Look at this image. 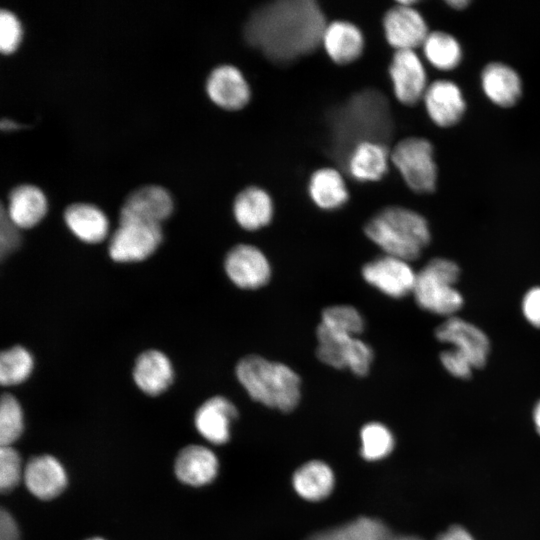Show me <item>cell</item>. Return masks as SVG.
<instances>
[{
    "label": "cell",
    "mask_w": 540,
    "mask_h": 540,
    "mask_svg": "<svg viewBox=\"0 0 540 540\" xmlns=\"http://www.w3.org/2000/svg\"><path fill=\"white\" fill-rule=\"evenodd\" d=\"M325 16L312 0H282L256 8L249 16L247 42L277 63L312 52L322 42Z\"/></svg>",
    "instance_id": "cell-1"
},
{
    "label": "cell",
    "mask_w": 540,
    "mask_h": 540,
    "mask_svg": "<svg viewBox=\"0 0 540 540\" xmlns=\"http://www.w3.org/2000/svg\"><path fill=\"white\" fill-rule=\"evenodd\" d=\"M329 154L346 167L352 150L362 142L386 145L394 123L389 102L373 88L351 95L328 115Z\"/></svg>",
    "instance_id": "cell-2"
},
{
    "label": "cell",
    "mask_w": 540,
    "mask_h": 540,
    "mask_svg": "<svg viewBox=\"0 0 540 540\" xmlns=\"http://www.w3.org/2000/svg\"><path fill=\"white\" fill-rule=\"evenodd\" d=\"M235 374L249 396L263 405L289 412L300 400V377L283 363L251 354L239 360Z\"/></svg>",
    "instance_id": "cell-3"
},
{
    "label": "cell",
    "mask_w": 540,
    "mask_h": 540,
    "mask_svg": "<svg viewBox=\"0 0 540 540\" xmlns=\"http://www.w3.org/2000/svg\"><path fill=\"white\" fill-rule=\"evenodd\" d=\"M364 232L384 254L408 262L419 258L431 240L425 218L400 206H389L377 212L366 223Z\"/></svg>",
    "instance_id": "cell-4"
},
{
    "label": "cell",
    "mask_w": 540,
    "mask_h": 540,
    "mask_svg": "<svg viewBox=\"0 0 540 540\" xmlns=\"http://www.w3.org/2000/svg\"><path fill=\"white\" fill-rule=\"evenodd\" d=\"M460 276L458 265L446 258L430 260L416 274L413 295L422 309L452 317L463 306L462 294L455 288Z\"/></svg>",
    "instance_id": "cell-5"
},
{
    "label": "cell",
    "mask_w": 540,
    "mask_h": 540,
    "mask_svg": "<svg viewBox=\"0 0 540 540\" xmlns=\"http://www.w3.org/2000/svg\"><path fill=\"white\" fill-rule=\"evenodd\" d=\"M316 336V356L322 363L336 369H349L360 377L369 373L374 359L369 344L357 336L334 332L320 324Z\"/></svg>",
    "instance_id": "cell-6"
},
{
    "label": "cell",
    "mask_w": 540,
    "mask_h": 540,
    "mask_svg": "<svg viewBox=\"0 0 540 540\" xmlns=\"http://www.w3.org/2000/svg\"><path fill=\"white\" fill-rule=\"evenodd\" d=\"M391 160L406 184L415 192L431 193L437 179V168L431 143L419 137L398 142L392 150Z\"/></svg>",
    "instance_id": "cell-7"
},
{
    "label": "cell",
    "mask_w": 540,
    "mask_h": 540,
    "mask_svg": "<svg viewBox=\"0 0 540 540\" xmlns=\"http://www.w3.org/2000/svg\"><path fill=\"white\" fill-rule=\"evenodd\" d=\"M163 240L161 225L144 222H119L108 243L114 262L134 263L150 257Z\"/></svg>",
    "instance_id": "cell-8"
},
{
    "label": "cell",
    "mask_w": 540,
    "mask_h": 540,
    "mask_svg": "<svg viewBox=\"0 0 540 540\" xmlns=\"http://www.w3.org/2000/svg\"><path fill=\"white\" fill-rule=\"evenodd\" d=\"M171 193L158 184H146L132 190L119 210V222H144L159 224L173 212Z\"/></svg>",
    "instance_id": "cell-9"
},
{
    "label": "cell",
    "mask_w": 540,
    "mask_h": 540,
    "mask_svg": "<svg viewBox=\"0 0 540 540\" xmlns=\"http://www.w3.org/2000/svg\"><path fill=\"white\" fill-rule=\"evenodd\" d=\"M361 274L369 285L383 294L402 298L413 292L417 273L408 261L383 254L367 262Z\"/></svg>",
    "instance_id": "cell-10"
},
{
    "label": "cell",
    "mask_w": 540,
    "mask_h": 540,
    "mask_svg": "<svg viewBox=\"0 0 540 540\" xmlns=\"http://www.w3.org/2000/svg\"><path fill=\"white\" fill-rule=\"evenodd\" d=\"M224 269L231 282L242 289H258L271 278V266L266 255L250 244L232 247L226 254Z\"/></svg>",
    "instance_id": "cell-11"
},
{
    "label": "cell",
    "mask_w": 540,
    "mask_h": 540,
    "mask_svg": "<svg viewBox=\"0 0 540 540\" xmlns=\"http://www.w3.org/2000/svg\"><path fill=\"white\" fill-rule=\"evenodd\" d=\"M435 336L439 341L451 344L474 368H482L486 364L490 342L487 335L474 324L452 316L436 328Z\"/></svg>",
    "instance_id": "cell-12"
},
{
    "label": "cell",
    "mask_w": 540,
    "mask_h": 540,
    "mask_svg": "<svg viewBox=\"0 0 540 540\" xmlns=\"http://www.w3.org/2000/svg\"><path fill=\"white\" fill-rule=\"evenodd\" d=\"M412 4L414 1L399 2L383 19L386 39L397 50H413L423 45L429 34L426 22Z\"/></svg>",
    "instance_id": "cell-13"
},
{
    "label": "cell",
    "mask_w": 540,
    "mask_h": 540,
    "mask_svg": "<svg viewBox=\"0 0 540 540\" xmlns=\"http://www.w3.org/2000/svg\"><path fill=\"white\" fill-rule=\"evenodd\" d=\"M389 74L396 98L413 105L424 97L426 73L414 50H396L389 66Z\"/></svg>",
    "instance_id": "cell-14"
},
{
    "label": "cell",
    "mask_w": 540,
    "mask_h": 540,
    "mask_svg": "<svg viewBox=\"0 0 540 540\" xmlns=\"http://www.w3.org/2000/svg\"><path fill=\"white\" fill-rule=\"evenodd\" d=\"M205 90L213 103L227 110H238L250 99V88L242 72L230 64L214 67L205 82Z\"/></svg>",
    "instance_id": "cell-15"
},
{
    "label": "cell",
    "mask_w": 540,
    "mask_h": 540,
    "mask_svg": "<svg viewBox=\"0 0 540 540\" xmlns=\"http://www.w3.org/2000/svg\"><path fill=\"white\" fill-rule=\"evenodd\" d=\"M23 479L29 492L41 500L59 496L68 481L62 463L48 454L32 457L24 467Z\"/></svg>",
    "instance_id": "cell-16"
},
{
    "label": "cell",
    "mask_w": 540,
    "mask_h": 540,
    "mask_svg": "<svg viewBox=\"0 0 540 540\" xmlns=\"http://www.w3.org/2000/svg\"><path fill=\"white\" fill-rule=\"evenodd\" d=\"M9 219L20 229L37 225L46 215L48 201L43 190L32 183L13 186L7 195V204H1Z\"/></svg>",
    "instance_id": "cell-17"
},
{
    "label": "cell",
    "mask_w": 540,
    "mask_h": 540,
    "mask_svg": "<svg viewBox=\"0 0 540 540\" xmlns=\"http://www.w3.org/2000/svg\"><path fill=\"white\" fill-rule=\"evenodd\" d=\"M132 378L145 394L157 396L173 383L174 369L169 357L158 349L141 352L135 359Z\"/></svg>",
    "instance_id": "cell-18"
},
{
    "label": "cell",
    "mask_w": 540,
    "mask_h": 540,
    "mask_svg": "<svg viewBox=\"0 0 540 540\" xmlns=\"http://www.w3.org/2000/svg\"><path fill=\"white\" fill-rule=\"evenodd\" d=\"M236 407L223 396H214L203 402L194 415L198 433L213 444H223L230 437V426L237 418Z\"/></svg>",
    "instance_id": "cell-19"
},
{
    "label": "cell",
    "mask_w": 540,
    "mask_h": 540,
    "mask_svg": "<svg viewBox=\"0 0 540 540\" xmlns=\"http://www.w3.org/2000/svg\"><path fill=\"white\" fill-rule=\"evenodd\" d=\"M423 99L430 118L441 127L456 124L465 111L461 90L448 80L433 82L427 87Z\"/></svg>",
    "instance_id": "cell-20"
},
{
    "label": "cell",
    "mask_w": 540,
    "mask_h": 540,
    "mask_svg": "<svg viewBox=\"0 0 540 540\" xmlns=\"http://www.w3.org/2000/svg\"><path fill=\"white\" fill-rule=\"evenodd\" d=\"M63 220L69 231L87 244L102 242L109 232L106 214L92 203L73 202L67 205L63 212Z\"/></svg>",
    "instance_id": "cell-21"
},
{
    "label": "cell",
    "mask_w": 540,
    "mask_h": 540,
    "mask_svg": "<svg viewBox=\"0 0 540 540\" xmlns=\"http://www.w3.org/2000/svg\"><path fill=\"white\" fill-rule=\"evenodd\" d=\"M179 481L189 486H204L214 480L218 472L216 455L207 447L189 445L177 455L174 465Z\"/></svg>",
    "instance_id": "cell-22"
},
{
    "label": "cell",
    "mask_w": 540,
    "mask_h": 540,
    "mask_svg": "<svg viewBox=\"0 0 540 540\" xmlns=\"http://www.w3.org/2000/svg\"><path fill=\"white\" fill-rule=\"evenodd\" d=\"M233 214L243 229L258 230L268 225L273 217L272 199L259 187H247L235 197Z\"/></svg>",
    "instance_id": "cell-23"
},
{
    "label": "cell",
    "mask_w": 540,
    "mask_h": 540,
    "mask_svg": "<svg viewBox=\"0 0 540 540\" xmlns=\"http://www.w3.org/2000/svg\"><path fill=\"white\" fill-rule=\"evenodd\" d=\"M322 43L334 62L348 64L361 55L364 38L360 29L353 23L333 21L326 26Z\"/></svg>",
    "instance_id": "cell-24"
},
{
    "label": "cell",
    "mask_w": 540,
    "mask_h": 540,
    "mask_svg": "<svg viewBox=\"0 0 540 540\" xmlns=\"http://www.w3.org/2000/svg\"><path fill=\"white\" fill-rule=\"evenodd\" d=\"M481 82L486 96L499 106L510 107L521 96L520 77L506 64H488L482 71Z\"/></svg>",
    "instance_id": "cell-25"
},
{
    "label": "cell",
    "mask_w": 540,
    "mask_h": 540,
    "mask_svg": "<svg viewBox=\"0 0 540 540\" xmlns=\"http://www.w3.org/2000/svg\"><path fill=\"white\" fill-rule=\"evenodd\" d=\"M346 168L359 181H376L388 169V151L385 145L362 142L350 153Z\"/></svg>",
    "instance_id": "cell-26"
},
{
    "label": "cell",
    "mask_w": 540,
    "mask_h": 540,
    "mask_svg": "<svg viewBox=\"0 0 540 540\" xmlns=\"http://www.w3.org/2000/svg\"><path fill=\"white\" fill-rule=\"evenodd\" d=\"M309 194L313 202L325 210L339 208L348 200L345 182L341 174L333 168H322L312 174Z\"/></svg>",
    "instance_id": "cell-27"
},
{
    "label": "cell",
    "mask_w": 540,
    "mask_h": 540,
    "mask_svg": "<svg viewBox=\"0 0 540 540\" xmlns=\"http://www.w3.org/2000/svg\"><path fill=\"white\" fill-rule=\"evenodd\" d=\"M334 485L330 467L321 461H310L294 474L293 486L304 499L318 501L327 497Z\"/></svg>",
    "instance_id": "cell-28"
},
{
    "label": "cell",
    "mask_w": 540,
    "mask_h": 540,
    "mask_svg": "<svg viewBox=\"0 0 540 540\" xmlns=\"http://www.w3.org/2000/svg\"><path fill=\"white\" fill-rule=\"evenodd\" d=\"M423 49L427 60L441 70L454 69L462 58L458 41L442 31L429 33L423 43Z\"/></svg>",
    "instance_id": "cell-29"
},
{
    "label": "cell",
    "mask_w": 540,
    "mask_h": 540,
    "mask_svg": "<svg viewBox=\"0 0 540 540\" xmlns=\"http://www.w3.org/2000/svg\"><path fill=\"white\" fill-rule=\"evenodd\" d=\"M34 368V359L28 349L15 345L0 354V383L14 386L27 380Z\"/></svg>",
    "instance_id": "cell-30"
},
{
    "label": "cell",
    "mask_w": 540,
    "mask_h": 540,
    "mask_svg": "<svg viewBox=\"0 0 540 540\" xmlns=\"http://www.w3.org/2000/svg\"><path fill=\"white\" fill-rule=\"evenodd\" d=\"M320 324L332 331L358 336L365 328L361 313L351 305H334L325 308Z\"/></svg>",
    "instance_id": "cell-31"
},
{
    "label": "cell",
    "mask_w": 540,
    "mask_h": 540,
    "mask_svg": "<svg viewBox=\"0 0 540 540\" xmlns=\"http://www.w3.org/2000/svg\"><path fill=\"white\" fill-rule=\"evenodd\" d=\"M24 430V415L19 401L9 393L0 399V444L12 446Z\"/></svg>",
    "instance_id": "cell-32"
},
{
    "label": "cell",
    "mask_w": 540,
    "mask_h": 540,
    "mask_svg": "<svg viewBox=\"0 0 540 540\" xmlns=\"http://www.w3.org/2000/svg\"><path fill=\"white\" fill-rule=\"evenodd\" d=\"M361 454L367 460H378L387 456L393 449L391 432L380 423H369L361 430Z\"/></svg>",
    "instance_id": "cell-33"
},
{
    "label": "cell",
    "mask_w": 540,
    "mask_h": 540,
    "mask_svg": "<svg viewBox=\"0 0 540 540\" xmlns=\"http://www.w3.org/2000/svg\"><path fill=\"white\" fill-rule=\"evenodd\" d=\"M24 469L17 450L12 446H1L0 449V490L8 493L13 490L21 478Z\"/></svg>",
    "instance_id": "cell-34"
},
{
    "label": "cell",
    "mask_w": 540,
    "mask_h": 540,
    "mask_svg": "<svg viewBox=\"0 0 540 540\" xmlns=\"http://www.w3.org/2000/svg\"><path fill=\"white\" fill-rule=\"evenodd\" d=\"M23 28L17 15L10 9L0 10V50L3 54L14 52L22 40Z\"/></svg>",
    "instance_id": "cell-35"
},
{
    "label": "cell",
    "mask_w": 540,
    "mask_h": 540,
    "mask_svg": "<svg viewBox=\"0 0 540 540\" xmlns=\"http://www.w3.org/2000/svg\"><path fill=\"white\" fill-rule=\"evenodd\" d=\"M20 228L7 216L3 206L0 208V256L4 257L15 251L21 244Z\"/></svg>",
    "instance_id": "cell-36"
},
{
    "label": "cell",
    "mask_w": 540,
    "mask_h": 540,
    "mask_svg": "<svg viewBox=\"0 0 540 540\" xmlns=\"http://www.w3.org/2000/svg\"><path fill=\"white\" fill-rule=\"evenodd\" d=\"M443 367L454 377L467 379L472 375L473 365L455 349L444 350L440 354Z\"/></svg>",
    "instance_id": "cell-37"
},
{
    "label": "cell",
    "mask_w": 540,
    "mask_h": 540,
    "mask_svg": "<svg viewBox=\"0 0 540 540\" xmlns=\"http://www.w3.org/2000/svg\"><path fill=\"white\" fill-rule=\"evenodd\" d=\"M522 311L532 326L540 328V287H533L525 294Z\"/></svg>",
    "instance_id": "cell-38"
},
{
    "label": "cell",
    "mask_w": 540,
    "mask_h": 540,
    "mask_svg": "<svg viewBox=\"0 0 540 540\" xmlns=\"http://www.w3.org/2000/svg\"><path fill=\"white\" fill-rule=\"evenodd\" d=\"M0 540H20V531L9 511H0Z\"/></svg>",
    "instance_id": "cell-39"
},
{
    "label": "cell",
    "mask_w": 540,
    "mask_h": 540,
    "mask_svg": "<svg viewBox=\"0 0 540 540\" xmlns=\"http://www.w3.org/2000/svg\"><path fill=\"white\" fill-rule=\"evenodd\" d=\"M436 540H473L470 534L461 527H452Z\"/></svg>",
    "instance_id": "cell-40"
},
{
    "label": "cell",
    "mask_w": 540,
    "mask_h": 540,
    "mask_svg": "<svg viewBox=\"0 0 540 540\" xmlns=\"http://www.w3.org/2000/svg\"><path fill=\"white\" fill-rule=\"evenodd\" d=\"M0 127L2 130L11 131L23 127V125L13 121L12 119L2 118L0 121Z\"/></svg>",
    "instance_id": "cell-41"
},
{
    "label": "cell",
    "mask_w": 540,
    "mask_h": 540,
    "mask_svg": "<svg viewBox=\"0 0 540 540\" xmlns=\"http://www.w3.org/2000/svg\"><path fill=\"white\" fill-rule=\"evenodd\" d=\"M447 4H449L452 8H455V9H463L469 4V1H467V0H451V1H447Z\"/></svg>",
    "instance_id": "cell-42"
},
{
    "label": "cell",
    "mask_w": 540,
    "mask_h": 540,
    "mask_svg": "<svg viewBox=\"0 0 540 540\" xmlns=\"http://www.w3.org/2000/svg\"><path fill=\"white\" fill-rule=\"evenodd\" d=\"M534 422L538 432L540 433V401L537 403L534 409Z\"/></svg>",
    "instance_id": "cell-43"
},
{
    "label": "cell",
    "mask_w": 540,
    "mask_h": 540,
    "mask_svg": "<svg viewBox=\"0 0 540 540\" xmlns=\"http://www.w3.org/2000/svg\"><path fill=\"white\" fill-rule=\"evenodd\" d=\"M86 540H104V539L100 538V537H93V538H89V539H86Z\"/></svg>",
    "instance_id": "cell-44"
}]
</instances>
